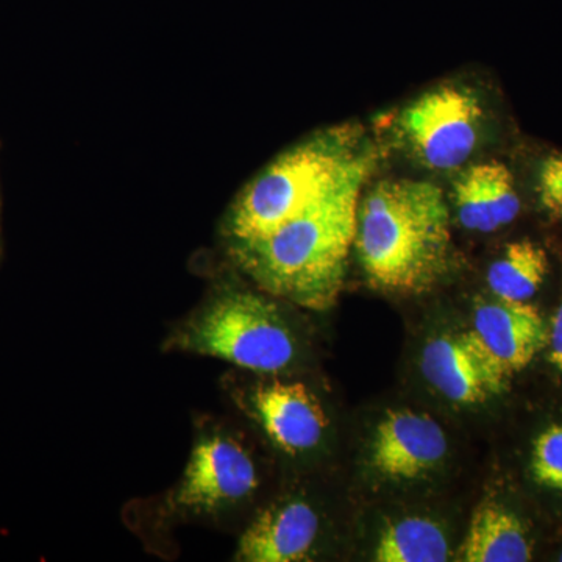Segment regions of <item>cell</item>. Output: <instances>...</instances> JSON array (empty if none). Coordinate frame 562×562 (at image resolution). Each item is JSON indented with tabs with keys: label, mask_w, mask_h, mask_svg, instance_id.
<instances>
[{
	"label": "cell",
	"mask_w": 562,
	"mask_h": 562,
	"mask_svg": "<svg viewBox=\"0 0 562 562\" xmlns=\"http://www.w3.org/2000/svg\"><path fill=\"white\" fill-rule=\"evenodd\" d=\"M460 560L464 562H527L531 543L520 520L498 505H483L473 514L471 527L462 543Z\"/></svg>",
	"instance_id": "obj_13"
},
{
	"label": "cell",
	"mask_w": 562,
	"mask_h": 562,
	"mask_svg": "<svg viewBox=\"0 0 562 562\" xmlns=\"http://www.w3.org/2000/svg\"><path fill=\"white\" fill-rule=\"evenodd\" d=\"M420 369L436 391L462 405L490 401L509 380L473 330L432 338L422 350Z\"/></svg>",
	"instance_id": "obj_7"
},
{
	"label": "cell",
	"mask_w": 562,
	"mask_h": 562,
	"mask_svg": "<svg viewBox=\"0 0 562 562\" xmlns=\"http://www.w3.org/2000/svg\"><path fill=\"white\" fill-rule=\"evenodd\" d=\"M379 562H443L449 541L438 524L425 517H406L387 525L376 542Z\"/></svg>",
	"instance_id": "obj_15"
},
{
	"label": "cell",
	"mask_w": 562,
	"mask_h": 562,
	"mask_svg": "<svg viewBox=\"0 0 562 562\" xmlns=\"http://www.w3.org/2000/svg\"><path fill=\"white\" fill-rule=\"evenodd\" d=\"M380 150L364 127L322 128L281 151L236 195L222 224L228 247L254 241L362 173H373Z\"/></svg>",
	"instance_id": "obj_3"
},
{
	"label": "cell",
	"mask_w": 562,
	"mask_h": 562,
	"mask_svg": "<svg viewBox=\"0 0 562 562\" xmlns=\"http://www.w3.org/2000/svg\"><path fill=\"white\" fill-rule=\"evenodd\" d=\"M453 203L458 222L471 232L501 231L520 213L513 173L501 161L479 162L465 169L454 181Z\"/></svg>",
	"instance_id": "obj_12"
},
{
	"label": "cell",
	"mask_w": 562,
	"mask_h": 562,
	"mask_svg": "<svg viewBox=\"0 0 562 562\" xmlns=\"http://www.w3.org/2000/svg\"><path fill=\"white\" fill-rule=\"evenodd\" d=\"M358 258L375 290L420 294L452 265V232L446 195L431 181L390 179L372 184L358 205Z\"/></svg>",
	"instance_id": "obj_2"
},
{
	"label": "cell",
	"mask_w": 562,
	"mask_h": 562,
	"mask_svg": "<svg viewBox=\"0 0 562 562\" xmlns=\"http://www.w3.org/2000/svg\"><path fill=\"white\" fill-rule=\"evenodd\" d=\"M531 469L536 482L562 491V424L547 428L536 439Z\"/></svg>",
	"instance_id": "obj_16"
},
{
	"label": "cell",
	"mask_w": 562,
	"mask_h": 562,
	"mask_svg": "<svg viewBox=\"0 0 562 562\" xmlns=\"http://www.w3.org/2000/svg\"><path fill=\"white\" fill-rule=\"evenodd\" d=\"M560 560L562 561V553H561V558H560Z\"/></svg>",
	"instance_id": "obj_19"
},
{
	"label": "cell",
	"mask_w": 562,
	"mask_h": 562,
	"mask_svg": "<svg viewBox=\"0 0 562 562\" xmlns=\"http://www.w3.org/2000/svg\"><path fill=\"white\" fill-rule=\"evenodd\" d=\"M172 346L260 373L284 371L297 355V341L276 303L244 290L211 297L177 331Z\"/></svg>",
	"instance_id": "obj_4"
},
{
	"label": "cell",
	"mask_w": 562,
	"mask_h": 562,
	"mask_svg": "<svg viewBox=\"0 0 562 562\" xmlns=\"http://www.w3.org/2000/svg\"><path fill=\"white\" fill-rule=\"evenodd\" d=\"M319 535V516L310 503L288 498L265 509L239 541L236 558L247 562L308 560Z\"/></svg>",
	"instance_id": "obj_11"
},
{
	"label": "cell",
	"mask_w": 562,
	"mask_h": 562,
	"mask_svg": "<svg viewBox=\"0 0 562 562\" xmlns=\"http://www.w3.org/2000/svg\"><path fill=\"white\" fill-rule=\"evenodd\" d=\"M538 194L543 209L562 221V155H549L539 166Z\"/></svg>",
	"instance_id": "obj_17"
},
{
	"label": "cell",
	"mask_w": 562,
	"mask_h": 562,
	"mask_svg": "<svg viewBox=\"0 0 562 562\" xmlns=\"http://www.w3.org/2000/svg\"><path fill=\"white\" fill-rule=\"evenodd\" d=\"M446 432L427 414L391 412L373 436V469L392 480H414L427 475L446 458Z\"/></svg>",
	"instance_id": "obj_9"
},
{
	"label": "cell",
	"mask_w": 562,
	"mask_h": 562,
	"mask_svg": "<svg viewBox=\"0 0 562 562\" xmlns=\"http://www.w3.org/2000/svg\"><path fill=\"white\" fill-rule=\"evenodd\" d=\"M371 177H355L268 235L228 247L233 260L268 294L314 312L331 308L346 281L358 205Z\"/></svg>",
	"instance_id": "obj_1"
},
{
	"label": "cell",
	"mask_w": 562,
	"mask_h": 562,
	"mask_svg": "<svg viewBox=\"0 0 562 562\" xmlns=\"http://www.w3.org/2000/svg\"><path fill=\"white\" fill-rule=\"evenodd\" d=\"M549 257L538 243L520 239L503 250L487 269V284L497 299L528 302L541 290L549 273Z\"/></svg>",
	"instance_id": "obj_14"
},
{
	"label": "cell",
	"mask_w": 562,
	"mask_h": 562,
	"mask_svg": "<svg viewBox=\"0 0 562 562\" xmlns=\"http://www.w3.org/2000/svg\"><path fill=\"white\" fill-rule=\"evenodd\" d=\"M247 409L283 452L299 454L319 446L327 416L302 383H260L247 392Z\"/></svg>",
	"instance_id": "obj_8"
},
{
	"label": "cell",
	"mask_w": 562,
	"mask_h": 562,
	"mask_svg": "<svg viewBox=\"0 0 562 562\" xmlns=\"http://www.w3.org/2000/svg\"><path fill=\"white\" fill-rule=\"evenodd\" d=\"M482 127V102L475 92L454 85L424 92L398 117L414 157L432 171H453L471 160Z\"/></svg>",
	"instance_id": "obj_5"
},
{
	"label": "cell",
	"mask_w": 562,
	"mask_h": 562,
	"mask_svg": "<svg viewBox=\"0 0 562 562\" xmlns=\"http://www.w3.org/2000/svg\"><path fill=\"white\" fill-rule=\"evenodd\" d=\"M472 330L509 379L531 364L549 341L542 314L528 302L480 303Z\"/></svg>",
	"instance_id": "obj_10"
},
{
	"label": "cell",
	"mask_w": 562,
	"mask_h": 562,
	"mask_svg": "<svg viewBox=\"0 0 562 562\" xmlns=\"http://www.w3.org/2000/svg\"><path fill=\"white\" fill-rule=\"evenodd\" d=\"M257 486L250 454L231 436L214 432L195 442L172 505L195 514L216 513L249 497Z\"/></svg>",
	"instance_id": "obj_6"
},
{
	"label": "cell",
	"mask_w": 562,
	"mask_h": 562,
	"mask_svg": "<svg viewBox=\"0 0 562 562\" xmlns=\"http://www.w3.org/2000/svg\"><path fill=\"white\" fill-rule=\"evenodd\" d=\"M547 344L550 347V362L562 372V303L553 316Z\"/></svg>",
	"instance_id": "obj_18"
}]
</instances>
